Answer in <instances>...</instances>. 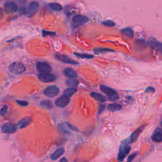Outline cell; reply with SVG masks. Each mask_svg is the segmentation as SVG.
I'll return each mask as SVG.
<instances>
[{
  "label": "cell",
  "mask_w": 162,
  "mask_h": 162,
  "mask_svg": "<svg viewBox=\"0 0 162 162\" xmlns=\"http://www.w3.org/2000/svg\"><path fill=\"white\" fill-rule=\"evenodd\" d=\"M131 151V146L129 144V142L124 141L122 143L118 150V160L122 161L128 155L129 151Z\"/></svg>",
  "instance_id": "6da1fadb"
},
{
  "label": "cell",
  "mask_w": 162,
  "mask_h": 162,
  "mask_svg": "<svg viewBox=\"0 0 162 162\" xmlns=\"http://www.w3.org/2000/svg\"><path fill=\"white\" fill-rule=\"evenodd\" d=\"M9 70L13 74H22L26 71V67L20 62H13L9 66Z\"/></svg>",
  "instance_id": "7a4b0ae2"
},
{
  "label": "cell",
  "mask_w": 162,
  "mask_h": 162,
  "mask_svg": "<svg viewBox=\"0 0 162 162\" xmlns=\"http://www.w3.org/2000/svg\"><path fill=\"white\" fill-rule=\"evenodd\" d=\"M100 90L101 91L104 93V94H106L108 96V98L111 101H115L117 100L119 98V96L116 92L115 90H113L112 88H110L109 87H107L106 86L104 85H101L100 86Z\"/></svg>",
  "instance_id": "3957f363"
},
{
  "label": "cell",
  "mask_w": 162,
  "mask_h": 162,
  "mask_svg": "<svg viewBox=\"0 0 162 162\" xmlns=\"http://www.w3.org/2000/svg\"><path fill=\"white\" fill-rule=\"evenodd\" d=\"M60 93V89L56 86H50L46 88L44 94L49 98H53Z\"/></svg>",
  "instance_id": "277c9868"
},
{
  "label": "cell",
  "mask_w": 162,
  "mask_h": 162,
  "mask_svg": "<svg viewBox=\"0 0 162 162\" xmlns=\"http://www.w3.org/2000/svg\"><path fill=\"white\" fill-rule=\"evenodd\" d=\"M70 101V97L64 94L60 96V98H58L55 101V104L56 106L58 108H63L65 107H66L69 104Z\"/></svg>",
  "instance_id": "5b68a950"
},
{
  "label": "cell",
  "mask_w": 162,
  "mask_h": 162,
  "mask_svg": "<svg viewBox=\"0 0 162 162\" xmlns=\"http://www.w3.org/2000/svg\"><path fill=\"white\" fill-rule=\"evenodd\" d=\"M89 21V19L87 17L84 15H77L73 19V26L74 27H78L81 26H83V24L87 23Z\"/></svg>",
  "instance_id": "8992f818"
},
{
  "label": "cell",
  "mask_w": 162,
  "mask_h": 162,
  "mask_svg": "<svg viewBox=\"0 0 162 162\" xmlns=\"http://www.w3.org/2000/svg\"><path fill=\"white\" fill-rule=\"evenodd\" d=\"M17 10V5L12 1H8L4 5V11L6 14H13Z\"/></svg>",
  "instance_id": "52a82bcc"
},
{
  "label": "cell",
  "mask_w": 162,
  "mask_h": 162,
  "mask_svg": "<svg viewBox=\"0 0 162 162\" xmlns=\"http://www.w3.org/2000/svg\"><path fill=\"white\" fill-rule=\"evenodd\" d=\"M39 4L36 2H32L30 3L27 9L25 11V14L27 17H32L38 10Z\"/></svg>",
  "instance_id": "ba28073f"
},
{
  "label": "cell",
  "mask_w": 162,
  "mask_h": 162,
  "mask_svg": "<svg viewBox=\"0 0 162 162\" xmlns=\"http://www.w3.org/2000/svg\"><path fill=\"white\" fill-rule=\"evenodd\" d=\"M36 69L40 73H50L52 70L51 67L45 62H38L37 63Z\"/></svg>",
  "instance_id": "9c48e42d"
},
{
  "label": "cell",
  "mask_w": 162,
  "mask_h": 162,
  "mask_svg": "<svg viewBox=\"0 0 162 162\" xmlns=\"http://www.w3.org/2000/svg\"><path fill=\"white\" fill-rule=\"evenodd\" d=\"M39 79L43 83H52L56 80V77L50 73H40Z\"/></svg>",
  "instance_id": "30bf717a"
},
{
  "label": "cell",
  "mask_w": 162,
  "mask_h": 162,
  "mask_svg": "<svg viewBox=\"0 0 162 162\" xmlns=\"http://www.w3.org/2000/svg\"><path fill=\"white\" fill-rule=\"evenodd\" d=\"M56 58L59 61L64 63H67V64H70V65H77L79 63L74 60L71 59L69 58V56L62 55V54H56L55 55Z\"/></svg>",
  "instance_id": "8fae6325"
},
{
  "label": "cell",
  "mask_w": 162,
  "mask_h": 162,
  "mask_svg": "<svg viewBox=\"0 0 162 162\" xmlns=\"http://www.w3.org/2000/svg\"><path fill=\"white\" fill-rule=\"evenodd\" d=\"M151 139L155 143L162 142V128L158 127L155 129L151 136Z\"/></svg>",
  "instance_id": "7c38bea8"
},
{
  "label": "cell",
  "mask_w": 162,
  "mask_h": 162,
  "mask_svg": "<svg viewBox=\"0 0 162 162\" xmlns=\"http://www.w3.org/2000/svg\"><path fill=\"white\" fill-rule=\"evenodd\" d=\"M2 131L6 134L13 133L17 131V127L10 123H6L2 125Z\"/></svg>",
  "instance_id": "4fadbf2b"
},
{
  "label": "cell",
  "mask_w": 162,
  "mask_h": 162,
  "mask_svg": "<svg viewBox=\"0 0 162 162\" xmlns=\"http://www.w3.org/2000/svg\"><path fill=\"white\" fill-rule=\"evenodd\" d=\"M144 128H145V125H142V126L139 127L138 129H137L136 131H134L132 132V134H131V143H134L137 139L139 136L143 132V131L144 130Z\"/></svg>",
  "instance_id": "5bb4252c"
},
{
  "label": "cell",
  "mask_w": 162,
  "mask_h": 162,
  "mask_svg": "<svg viewBox=\"0 0 162 162\" xmlns=\"http://www.w3.org/2000/svg\"><path fill=\"white\" fill-rule=\"evenodd\" d=\"M65 152V150L64 148H59L57 150H56L52 155H51L50 158L52 160L55 161V160H58L61 156H62L63 155V153Z\"/></svg>",
  "instance_id": "9a60e30c"
},
{
  "label": "cell",
  "mask_w": 162,
  "mask_h": 162,
  "mask_svg": "<svg viewBox=\"0 0 162 162\" xmlns=\"http://www.w3.org/2000/svg\"><path fill=\"white\" fill-rule=\"evenodd\" d=\"M90 95L93 98H94L96 101H100L101 103H104V101H106V98H105L103 95H101L100 93H96V92H92L90 93Z\"/></svg>",
  "instance_id": "2e32d148"
},
{
  "label": "cell",
  "mask_w": 162,
  "mask_h": 162,
  "mask_svg": "<svg viewBox=\"0 0 162 162\" xmlns=\"http://www.w3.org/2000/svg\"><path fill=\"white\" fill-rule=\"evenodd\" d=\"M64 74L70 78H76L77 77V72L71 68H67L65 69Z\"/></svg>",
  "instance_id": "e0dca14e"
},
{
  "label": "cell",
  "mask_w": 162,
  "mask_h": 162,
  "mask_svg": "<svg viewBox=\"0 0 162 162\" xmlns=\"http://www.w3.org/2000/svg\"><path fill=\"white\" fill-rule=\"evenodd\" d=\"M31 122V118L30 117H26L22 119L19 122V126L20 129L26 127Z\"/></svg>",
  "instance_id": "ac0fdd59"
},
{
  "label": "cell",
  "mask_w": 162,
  "mask_h": 162,
  "mask_svg": "<svg viewBox=\"0 0 162 162\" xmlns=\"http://www.w3.org/2000/svg\"><path fill=\"white\" fill-rule=\"evenodd\" d=\"M107 109L111 111H116L121 110L122 109V107L118 103H112L108 105Z\"/></svg>",
  "instance_id": "d6986e66"
},
{
  "label": "cell",
  "mask_w": 162,
  "mask_h": 162,
  "mask_svg": "<svg viewBox=\"0 0 162 162\" xmlns=\"http://www.w3.org/2000/svg\"><path fill=\"white\" fill-rule=\"evenodd\" d=\"M93 51H94V53L96 55H99V54L104 53H108V52H115V51L108 49V48H94Z\"/></svg>",
  "instance_id": "ffe728a7"
},
{
  "label": "cell",
  "mask_w": 162,
  "mask_h": 162,
  "mask_svg": "<svg viewBox=\"0 0 162 162\" xmlns=\"http://www.w3.org/2000/svg\"><path fill=\"white\" fill-rule=\"evenodd\" d=\"M121 33L125 35V36H126L129 37H134V32L131 28L127 27V28L123 29L122 30H121Z\"/></svg>",
  "instance_id": "44dd1931"
},
{
  "label": "cell",
  "mask_w": 162,
  "mask_h": 162,
  "mask_svg": "<svg viewBox=\"0 0 162 162\" xmlns=\"http://www.w3.org/2000/svg\"><path fill=\"white\" fill-rule=\"evenodd\" d=\"M66 84L72 87H76L79 84V81L74 78H70V79L66 80Z\"/></svg>",
  "instance_id": "7402d4cb"
},
{
  "label": "cell",
  "mask_w": 162,
  "mask_h": 162,
  "mask_svg": "<svg viewBox=\"0 0 162 162\" xmlns=\"http://www.w3.org/2000/svg\"><path fill=\"white\" fill-rule=\"evenodd\" d=\"M76 92H77L76 88L71 87V88H68V89H67V90H65L64 94L69 96V97H71L73 94H74Z\"/></svg>",
  "instance_id": "603a6c76"
},
{
  "label": "cell",
  "mask_w": 162,
  "mask_h": 162,
  "mask_svg": "<svg viewBox=\"0 0 162 162\" xmlns=\"http://www.w3.org/2000/svg\"><path fill=\"white\" fill-rule=\"evenodd\" d=\"M51 9L55 11H60L62 10V6L57 3H52L49 5Z\"/></svg>",
  "instance_id": "cb8c5ba5"
},
{
  "label": "cell",
  "mask_w": 162,
  "mask_h": 162,
  "mask_svg": "<svg viewBox=\"0 0 162 162\" xmlns=\"http://www.w3.org/2000/svg\"><path fill=\"white\" fill-rule=\"evenodd\" d=\"M74 55H77L79 57L81 58H86V59H92L94 58V56L91 55H89V54H86V53H74Z\"/></svg>",
  "instance_id": "d4e9b609"
},
{
  "label": "cell",
  "mask_w": 162,
  "mask_h": 162,
  "mask_svg": "<svg viewBox=\"0 0 162 162\" xmlns=\"http://www.w3.org/2000/svg\"><path fill=\"white\" fill-rule=\"evenodd\" d=\"M40 104H41L43 107L49 109L53 108V103L50 100H44L42 101L41 103H40Z\"/></svg>",
  "instance_id": "484cf974"
},
{
  "label": "cell",
  "mask_w": 162,
  "mask_h": 162,
  "mask_svg": "<svg viewBox=\"0 0 162 162\" xmlns=\"http://www.w3.org/2000/svg\"><path fill=\"white\" fill-rule=\"evenodd\" d=\"M103 24L104 26H108V27H113L115 26V23L113 22L111 20H107V21H105L104 22H103Z\"/></svg>",
  "instance_id": "4316f807"
},
{
  "label": "cell",
  "mask_w": 162,
  "mask_h": 162,
  "mask_svg": "<svg viewBox=\"0 0 162 162\" xmlns=\"http://www.w3.org/2000/svg\"><path fill=\"white\" fill-rule=\"evenodd\" d=\"M8 110V107L6 106H4L1 110H0V115L2 116H4L6 115V113Z\"/></svg>",
  "instance_id": "83f0119b"
},
{
  "label": "cell",
  "mask_w": 162,
  "mask_h": 162,
  "mask_svg": "<svg viewBox=\"0 0 162 162\" xmlns=\"http://www.w3.org/2000/svg\"><path fill=\"white\" fill-rule=\"evenodd\" d=\"M155 91V89L151 87V86H150L148 87H147L146 89L145 90V93H154Z\"/></svg>",
  "instance_id": "f1b7e54d"
},
{
  "label": "cell",
  "mask_w": 162,
  "mask_h": 162,
  "mask_svg": "<svg viewBox=\"0 0 162 162\" xmlns=\"http://www.w3.org/2000/svg\"><path fill=\"white\" fill-rule=\"evenodd\" d=\"M17 102L19 104L21 105L22 107H26L28 105V103L26 101H20V100H17Z\"/></svg>",
  "instance_id": "f546056e"
},
{
  "label": "cell",
  "mask_w": 162,
  "mask_h": 162,
  "mask_svg": "<svg viewBox=\"0 0 162 162\" xmlns=\"http://www.w3.org/2000/svg\"><path fill=\"white\" fill-rule=\"evenodd\" d=\"M137 153H135V154L134 153V154H132V155H130V156L129 157L127 161H132L134 160V158H135V157L137 156Z\"/></svg>",
  "instance_id": "4dcf8cb0"
},
{
  "label": "cell",
  "mask_w": 162,
  "mask_h": 162,
  "mask_svg": "<svg viewBox=\"0 0 162 162\" xmlns=\"http://www.w3.org/2000/svg\"><path fill=\"white\" fill-rule=\"evenodd\" d=\"M3 17H4L3 10L2 9H1V8H0V20H2Z\"/></svg>",
  "instance_id": "1f68e13d"
},
{
  "label": "cell",
  "mask_w": 162,
  "mask_h": 162,
  "mask_svg": "<svg viewBox=\"0 0 162 162\" xmlns=\"http://www.w3.org/2000/svg\"><path fill=\"white\" fill-rule=\"evenodd\" d=\"M67 125H68L69 127V128H70L71 129H72V130H75V131H78L76 127H75L74 126L72 125H71V124H67Z\"/></svg>",
  "instance_id": "d6a6232c"
},
{
  "label": "cell",
  "mask_w": 162,
  "mask_h": 162,
  "mask_svg": "<svg viewBox=\"0 0 162 162\" xmlns=\"http://www.w3.org/2000/svg\"><path fill=\"white\" fill-rule=\"evenodd\" d=\"M104 105H101V106H100V109H99V113H101L103 110H104Z\"/></svg>",
  "instance_id": "836d02e7"
},
{
  "label": "cell",
  "mask_w": 162,
  "mask_h": 162,
  "mask_svg": "<svg viewBox=\"0 0 162 162\" xmlns=\"http://www.w3.org/2000/svg\"><path fill=\"white\" fill-rule=\"evenodd\" d=\"M60 161H67V160L66 158H62V160H60Z\"/></svg>",
  "instance_id": "e575fe53"
},
{
  "label": "cell",
  "mask_w": 162,
  "mask_h": 162,
  "mask_svg": "<svg viewBox=\"0 0 162 162\" xmlns=\"http://www.w3.org/2000/svg\"><path fill=\"white\" fill-rule=\"evenodd\" d=\"M161 125L162 126V120H161Z\"/></svg>",
  "instance_id": "d590c367"
}]
</instances>
